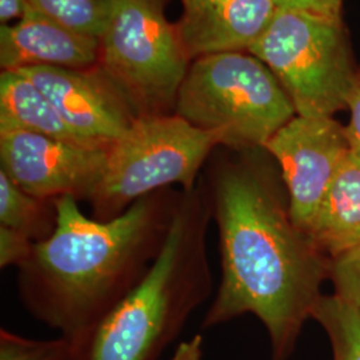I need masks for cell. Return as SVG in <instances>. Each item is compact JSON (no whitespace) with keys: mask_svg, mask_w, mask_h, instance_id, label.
Wrapping results in <instances>:
<instances>
[{"mask_svg":"<svg viewBox=\"0 0 360 360\" xmlns=\"http://www.w3.org/2000/svg\"><path fill=\"white\" fill-rule=\"evenodd\" d=\"M181 1L183 13L175 27L190 60L248 51L266 32L276 13L272 0Z\"/></svg>","mask_w":360,"mask_h":360,"instance_id":"cell-11","label":"cell"},{"mask_svg":"<svg viewBox=\"0 0 360 360\" xmlns=\"http://www.w3.org/2000/svg\"><path fill=\"white\" fill-rule=\"evenodd\" d=\"M44 16L79 34L101 39L112 13L114 0H27Z\"/></svg>","mask_w":360,"mask_h":360,"instance_id":"cell-17","label":"cell"},{"mask_svg":"<svg viewBox=\"0 0 360 360\" xmlns=\"http://www.w3.org/2000/svg\"><path fill=\"white\" fill-rule=\"evenodd\" d=\"M328 279L334 284L335 295L360 312V243L331 260Z\"/></svg>","mask_w":360,"mask_h":360,"instance_id":"cell-19","label":"cell"},{"mask_svg":"<svg viewBox=\"0 0 360 360\" xmlns=\"http://www.w3.org/2000/svg\"><path fill=\"white\" fill-rule=\"evenodd\" d=\"M56 221V200L27 193L0 171V226L20 232L38 243L51 236Z\"/></svg>","mask_w":360,"mask_h":360,"instance_id":"cell-15","label":"cell"},{"mask_svg":"<svg viewBox=\"0 0 360 360\" xmlns=\"http://www.w3.org/2000/svg\"><path fill=\"white\" fill-rule=\"evenodd\" d=\"M264 150L281 169L291 218L307 233L338 169L351 153L346 127L333 116L296 115Z\"/></svg>","mask_w":360,"mask_h":360,"instance_id":"cell-8","label":"cell"},{"mask_svg":"<svg viewBox=\"0 0 360 360\" xmlns=\"http://www.w3.org/2000/svg\"><path fill=\"white\" fill-rule=\"evenodd\" d=\"M11 129L77 144L103 146L82 138L71 129L49 98L30 79L16 71H1L0 131Z\"/></svg>","mask_w":360,"mask_h":360,"instance_id":"cell-14","label":"cell"},{"mask_svg":"<svg viewBox=\"0 0 360 360\" xmlns=\"http://www.w3.org/2000/svg\"><path fill=\"white\" fill-rule=\"evenodd\" d=\"M98 67L136 117L175 114L178 91L190 68L165 0H114L101 37Z\"/></svg>","mask_w":360,"mask_h":360,"instance_id":"cell-6","label":"cell"},{"mask_svg":"<svg viewBox=\"0 0 360 360\" xmlns=\"http://www.w3.org/2000/svg\"><path fill=\"white\" fill-rule=\"evenodd\" d=\"M16 72L30 79L65 123L90 142L111 146L136 119L98 65L87 70L28 67Z\"/></svg>","mask_w":360,"mask_h":360,"instance_id":"cell-10","label":"cell"},{"mask_svg":"<svg viewBox=\"0 0 360 360\" xmlns=\"http://www.w3.org/2000/svg\"><path fill=\"white\" fill-rule=\"evenodd\" d=\"M110 146L65 142L27 131H0V171L27 193L87 202L103 175Z\"/></svg>","mask_w":360,"mask_h":360,"instance_id":"cell-9","label":"cell"},{"mask_svg":"<svg viewBox=\"0 0 360 360\" xmlns=\"http://www.w3.org/2000/svg\"><path fill=\"white\" fill-rule=\"evenodd\" d=\"M71 343L65 336L56 339H31L0 330V360H68Z\"/></svg>","mask_w":360,"mask_h":360,"instance_id":"cell-18","label":"cell"},{"mask_svg":"<svg viewBox=\"0 0 360 360\" xmlns=\"http://www.w3.org/2000/svg\"><path fill=\"white\" fill-rule=\"evenodd\" d=\"M27 0H0V22L1 25L8 23L13 19H22L26 13Z\"/></svg>","mask_w":360,"mask_h":360,"instance_id":"cell-24","label":"cell"},{"mask_svg":"<svg viewBox=\"0 0 360 360\" xmlns=\"http://www.w3.org/2000/svg\"><path fill=\"white\" fill-rule=\"evenodd\" d=\"M101 40L44 16L30 4L15 26L0 27V65L3 71L28 67L87 70L99 65Z\"/></svg>","mask_w":360,"mask_h":360,"instance_id":"cell-12","label":"cell"},{"mask_svg":"<svg viewBox=\"0 0 360 360\" xmlns=\"http://www.w3.org/2000/svg\"><path fill=\"white\" fill-rule=\"evenodd\" d=\"M169 360H203L202 335H193L191 339L181 342Z\"/></svg>","mask_w":360,"mask_h":360,"instance_id":"cell-23","label":"cell"},{"mask_svg":"<svg viewBox=\"0 0 360 360\" xmlns=\"http://www.w3.org/2000/svg\"><path fill=\"white\" fill-rule=\"evenodd\" d=\"M34 245L26 235L0 226V267L19 269L31 257Z\"/></svg>","mask_w":360,"mask_h":360,"instance_id":"cell-20","label":"cell"},{"mask_svg":"<svg viewBox=\"0 0 360 360\" xmlns=\"http://www.w3.org/2000/svg\"><path fill=\"white\" fill-rule=\"evenodd\" d=\"M219 147L223 139L217 132L198 129L176 114L136 117L110 146L103 175L87 200L92 218L111 220L174 184L193 190Z\"/></svg>","mask_w":360,"mask_h":360,"instance_id":"cell-5","label":"cell"},{"mask_svg":"<svg viewBox=\"0 0 360 360\" xmlns=\"http://www.w3.org/2000/svg\"><path fill=\"white\" fill-rule=\"evenodd\" d=\"M312 319L328 335L334 360H360V312L339 296L322 295L312 309Z\"/></svg>","mask_w":360,"mask_h":360,"instance_id":"cell-16","label":"cell"},{"mask_svg":"<svg viewBox=\"0 0 360 360\" xmlns=\"http://www.w3.org/2000/svg\"><path fill=\"white\" fill-rule=\"evenodd\" d=\"M307 235L328 259L360 243V158L349 153L338 169Z\"/></svg>","mask_w":360,"mask_h":360,"instance_id":"cell-13","label":"cell"},{"mask_svg":"<svg viewBox=\"0 0 360 360\" xmlns=\"http://www.w3.org/2000/svg\"><path fill=\"white\" fill-rule=\"evenodd\" d=\"M211 208L203 179L181 190L167 239L142 281L89 334L68 360H156L212 291L208 259Z\"/></svg>","mask_w":360,"mask_h":360,"instance_id":"cell-3","label":"cell"},{"mask_svg":"<svg viewBox=\"0 0 360 360\" xmlns=\"http://www.w3.org/2000/svg\"><path fill=\"white\" fill-rule=\"evenodd\" d=\"M248 52L278 77L296 115L331 117L347 108L356 68L340 16L276 10Z\"/></svg>","mask_w":360,"mask_h":360,"instance_id":"cell-7","label":"cell"},{"mask_svg":"<svg viewBox=\"0 0 360 360\" xmlns=\"http://www.w3.org/2000/svg\"><path fill=\"white\" fill-rule=\"evenodd\" d=\"M175 114L217 132L229 150L264 148L296 116L290 96L252 53L227 52L193 60L175 102Z\"/></svg>","mask_w":360,"mask_h":360,"instance_id":"cell-4","label":"cell"},{"mask_svg":"<svg viewBox=\"0 0 360 360\" xmlns=\"http://www.w3.org/2000/svg\"><path fill=\"white\" fill-rule=\"evenodd\" d=\"M276 10L315 13L322 16H340L343 0H272Z\"/></svg>","mask_w":360,"mask_h":360,"instance_id":"cell-22","label":"cell"},{"mask_svg":"<svg viewBox=\"0 0 360 360\" xmlns=\"http://www.w3.org/2000/svg\"><path fill=\"white\" fill-rule=\"evenodd\" d=\"M347 108L351 111V122L346 127L351 153L360 158V67L355 71L347 95Z\"/></svg>","mask_w":360,"mask_h":360,"instance_id":"cell-21","label":"cell"},{"mask_svg":"<svg viewBox=\"0 0 360 360\" xmlns=\"http://www.w3.org/2000/svg\"><path fill=\"white\" fill-rule=\"evenodd\" d=\"M180 191L147 195L111 220L87 217L72 196L56 199V229L18 269L30 315L71 345L139 283L167 239Z\"/></svg>","mask_w":360,"mask_h":360,"instance_id":"cell-2","label":"cell"},{"mask_svg":"<svg viewBox=\"0 0 360 360\" xmlns=\"http://www.w3.org/2000/svg\"><path fill=\"white\" fill-rule=\"evenodd\" d=\"M233 151L202 174L221 267L202 327L254 314L270 335L272 360H287L322 296L331 259L294 223L281 169L267 150Z\"/></svg>","mask_w":360,"mask_h":360,"instance_id":"cell-1","label":"cell"}]
</instances>
